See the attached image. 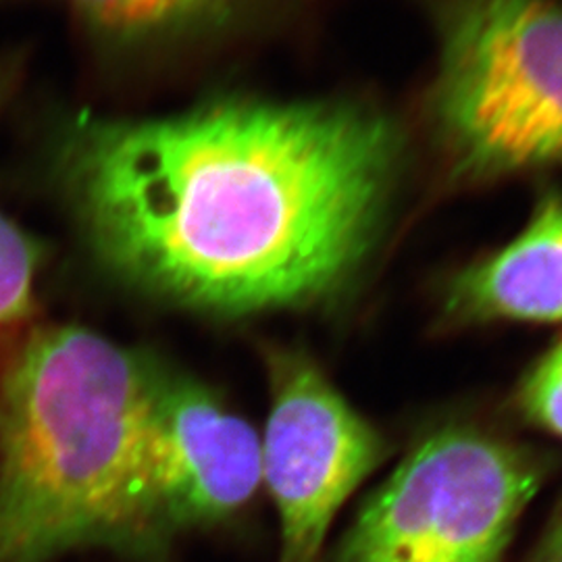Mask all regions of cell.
I'll list each match as a JSON object with an SVG mask.
<instances>
[{
    "label": "cell",
    "instance_id": "cell-1",
    "mask_svg": "<svg viewBox=\"0 0 562 562\" xmlns=\"http://www.w3.org/2000/svg\"><path fill=\"white\" fill-rule=\"evenodd\" d=\"M398 140L340 102L223 99L153 120L81 115L59 178L99 261L142 292L244 317L325 299L361 265Z\"/></svg>",
    "mask_w": 562,
    "mask_h": 562
},
{
    "label": "cell",
    "instance_id": "cell-2",
    "mask_svg": "<svg viewBox=\"0 0 562 562\" xmlns=\"http://www.w3.org/2000/svg\"><path fill=\"white\" fill-rule=\"evenodd\" d=\"M159 361L78 325L38 327L0 367V562L83 548L167 559L148 515Z\"/></svg>",
    "mask_w": 562,
    "mask_h": 562
},
{
    "label": "cell",
    "instance_id": "cell-3",
    "mask_svg": "<svg viewBox=\"0 0 562 562\" xmlns=\"http://www.w3.org/2000/svg\"><path fill=\"white\" fill-rule=\"evenodd\" d=\"M436 117L475 178L562 165V7L461 0L443 27Z\"/></svg>",
    "mask_w": 562,
    "mask_h": 562
},
{
    "label": "cell",
    "instance_id": "cell-4",
    "mask_svg": "<svg viewBox=\"0 0 562 562\" xmlns=\"http://www.w3.org/2000/svg\"><path fill=\"white\" fill-rule=\"evenodd\" d=\"M542 475L521 448L440 431L362 508L338 562H501Z\"/></svg>",
    "mask_w": 562,
    "mask_h": 562
},
{
    "label": "cell",
    "instance_id": "cell-5",
    "mask_svg": "<svg viewBox=\"0 0 562 562\" xmlns=\"http://www.w3.org/2000/svg\"><path fill=\"white\" fill-rule=\"evenodd\" d=\"M267 369L262 483L280 515V562H317L336 513L383 461L385 442L304 355L276 348Z\"/></svg>",
    "mask_w": 562,
    "mask_h": 562
},
{
    "label": "cell",
    "instance_id": "cell-6",
    "mask_svg": "<svg viewBox=\"0 0 562 562\" xmlns=\"http://www.w3.org/2000/svg\"><path fill=\"white\" fill-rule=\"evenodd\" d=\"M262 485L261 438L204 383L159 362L146 434V498L169 554L183 531L236 517Z\"/></svg>",
    "mask_w": 562,
    "mask_h": 562
},
{
    "label": "cell",
    "instance_id": "cell-7",
    "mask_svg": "<svg viewBox=\"0 0 562 562\" xmlns=\"http://www.w3.org/2000/svg\"><path fill=\"white\" fill-rule=\"evenodd\" d=\"M461 322H562V199L543 202L529 227L450 285Z\"/></svg>",
    "mask_w": 562,
    "mask_h": 562
},
{
    "label": "cell",
    "instance_id": "cell-8",
    "mask_svg": "<svg viewBox=\"0 0 562 562\" xmlns=\"http://www.w3.org/2000/svg\"><path fill=\"white\" fill-rule=\"evenodd\" d=\"M97 34L120 44H169L227 27L248 0H69Z\"/></svg>",
    "mask_w": 562,
    "mask_h": 562
},
{
    "label": "cell",
    "instance_id": "cell-9",
    "mask_svg": "<svg viewBox=\"0 0 562 562\" xmlns=\"http://www.w3.org/2000/svg\"><path fill=\"white\" fill-rule=\"evenodd\" d=\"M15 88V69L0 63V113ZM41 246L0 211V327L27 322L36 313Z\"/></svg>",
    "mask_w": 562,
    "mask_h": 562
},
{
    "label": "cell",
    "instance_id": "cell-10",
    "mask_svg": "<svg viewBox=\"0 0 562 562\" xmlns=\"http://www.w3.org/2000/svg\"><path fill=\"white\" fill-rule=\"evenodd\" d=\"M519 404L527 419L562 438V340L527 375Z\"/></svg>",
    "mask_w": 562,
    "mask_h": 562
},
{
    "label": "cell",
    "instance_id": "cell-11",
    "mask_svg": "<svg viewBox=\"0 0 562 562\" xmlns=\"http://www.w3.org/2000/svg\"><path fill=\"white\" fill-rule=\"evenodd\" d=\"M533 562H562V515L552 525L550 533L543 540L542 550Z\"/></svg>",
    "mask_w": 562,
    "mask_h": 562
}]
</instances>
